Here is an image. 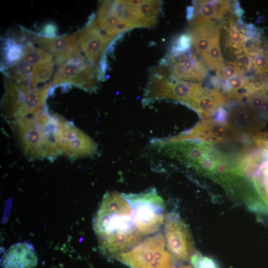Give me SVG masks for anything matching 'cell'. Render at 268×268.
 I'll return each mask as SVG.
<instances>
[{"mask_svg": "<svg viewBox=\"0 0 268 268\" xmlns=\"http://www.w3.org/2000/svg\"><path fill=\"white\" fill-rule=\"evenodd\" d=\"M151 145L159 153L211 179L226 190L241 175L238 159H232L212 143L166 138L154 139Z\"/></svg>", "mask_w": 268, "mask_h": 268, "instance_id": "1", "label": "cell"}, {"mask_svg": "<svg viewBox=\"0 0 268 268\" xmlns=\"http://www.w3.org/2000/svg\"><path fill=\"white\" fill-rule=\"evenodd\" d=\"M132 209L122 194L107 192L94 217L93 228L103 253L115 256L131 249L143 235L135 227Z\"/></svg>", "mask_w": 268, "mask_h": 268, "instance_id": "2", "label": "cell"}, {"mask_svg": "<svg viewBox=\"0 0 268 268\" xmlns=\"http://www.w3.org/2000/svg\"><path fill=\"white\" fill-rule=\"evenodd\" d=\"M9 125L27 157L53 160L63 153L57 140L56 114L51 115L47 110L37 116L21 118Z\"/></svg>", "mask_w": 268, "mask_h": 268, "instance_id": "3", "label": "cell"}, {"mask_svg": "<svg viewBox=\"0 0 268 268\" xmlns=\"http://www.w3.org/2000/svg\"><path fill=\"white\" fill-rule=\"evenodd\" d=\"M238 160L251 193L248 207L268 217V152L259 149L241 155Z\"/></svg>", "mask_w": 268, "mask_h": 268, "instance_id": "4", "label": "cell"}, {"mask_svg": "<svg viewBox=\"0 0 268 268\" xmlns=\"http://www.w3.org/2000/svg\"><path fill=\"white\" fill-rule=\"evenodd\" d=\"M132 209L133 221L143 235L156 233L164 220V203L155 189L138 194H122Z\"/></svg>", "mask_w": 268, "mask_h": 268, "instance_id": "5", "label": "cell"}, {"mask_svg": "<svg viewBox=\"0 0 268 268\" xmlns=\"http://www.w3.org/2000/svg\"><path fill=\"white\" fill-rule=\"evenodd\" d=\"M165 245L163 235L156 234L114 259L131 268H173L171 255Z\"/></svg>", "mask_w": 268, "mask_h": 268, "instance_id": "6", "label": "cell"}, {"mask_svg": "<svg viewBox=\"0 0 268 268\" xmlns=\"http://www.w3.org/2000/svg\"><path fill=\"white\" fill-rule=\"evenodd\" d=\"M113 40L101 30L95 14L90 16L86 25L77 32L76 45L92 66L97 77L105 51Z\"/></svg>", "mask_w": 268, "mask_h": 268, "instance_id": "7", "label": "cell"}, {"mask_svg": "<svg viewBox=\"0 0 268 268\" xmlns=\"http://www.w3.org/2000/svg\"><path fill=\"white\" fill-rule=\"evenodd\" d=\"M56 137L63 153L72 159L91 156L97 150V145L87 134L70 122L56 114Z\"/></svg>", "mask_w": 268, "mask_h": 268, "instance_id": "8", "label": "cell"}, {"mask_svg": "<svg viewBox=\"0 0 268 268\" xmlns=\"http://www.w3.org/2000/svg\"><path fill=\"white\" fill-rule=\"evenodd\" d=\"M191 49L184 54L166 56L161 66L167 67L169 79L175 81L200 83L206 77L208 67L201 57Z\"/></svg>", "mask_w": 268, "mask_h": 268, "instance_id": "9", "label": "cell"}, {"mask_svg": "<svg viewBox=\"0 0 268 268\" xmlns=\"http://www.w3.org/2000/svg\"><path fill=\"white\" fill-rule=\"evenodd\" d=\"M246 137L227 121L206 119L191 130L170 138L173 140L195 139L214 143L245 140Z\"/></svg>", "mask_w": 268, "mask_h": 268, "instance_id": "10", "label": "cell"}, {"mask_svg": "<svg viewBox=\"0 0 268 268\" xmlns=\"http://www.w3.org/2000/svg\"><path fill=\"white\" fill-rule=\"evenodd\" d=\"M165 242L169 253L181 261H188L194 254V243L191 231L176 213H168L164 219Z\"/></svg>", "mask_w": 268, "mask_h": 268, "instance_id": "11", "label": "cell"}, {"mask_svg": "<svg viewBox=\"0 0 268 268\" xmlns=\"http://www.w3.org/2000/svg\"><path fill=\"white\" fill-rule=\"evenodd\" d=\"M94 72L87 61L81 63L66 61L59 64L51 83L53 87L72 85L88 92H95L98 85Z\"/></svg>", "mask_w": 268, "mask_h": 268, "instance_id": "12", "label": "cell"}, {"mask_svg": "<svg viewBox=\"0 0 268 268\" xmlns=\"http://www.w3.org/2000/svg\"><path fill=\"white\" fill-rule=\"evenodd\" d=\"M22 30L24 38L52 54L55 58V62L58 64L67 61L70 57L76 45L77 33L50 37L23 27Z\"/></svg>", "mask_w": 268, "mask_h": 268, "instance_id": "13", "label": "cell"}, {"mask_svg": "<svg viewBox=\"0 0 268 268\" xmlns=\"http://www.w3.org/2000/svg\"><path fill=\"white\" fill-rule=\"evenodd\" d=\"M227 121L244 135L251 137L262 132L265 125L261 117L240 102L228 112Z\"/></svg>", "mask_w": 268, "mask_h": 268, "instance_id": "14", "label": "cell"}, {"mask_svg": "<svg viewBox=\"0 0 268 268\" xmlns=\"http://www.w3.org/2000/svg\"><path fill=\"white\" fill-rule=\"evenodd\" d=\"M38 258L33 245L19 242L6 250L1 259V268H34Z\"/></svg>", "mask_w": 268, "mask_h": 268, "instance_id": "15", "label": "cell"}, {"mask_svg": "<svg viewBox=\"0 0 268 268\" xmlns=\"http://www.w3.org/2000/svg\"><path fill=\"white\" fill-rule=\"evenodd\" d=\"M227 0H195L194 14L190 21L192 25H200L214 20H222L230 9Z\"/></svg>", "mask_w": 268, "mask_h": 268, "instance_id": "16", "label": "cell"}, {"mask_svg": "<svg viewBox=\"0 0 268 268\" xmlns=\"http://www.w3.org/2000/svg\"><path fill=\"white\" fill-rule=\"evenodd\" d=\"M187 32L192 40L193 50L204 59L213 41L219 37L220 26L212 21L192 25Z\"/></svg>", "mask_w": 268, "mask_h": 268, "instance_id": "17", "label": "cell"}, {"mask_svg": "<svg viewBox=\"0 0 268 268\" xmlns=\"http://www.w3.org/2000/svg\"><path fill=\"white\" fill-rule=\"evenodd\" d=\"M221 26H220L224 31V46L229 55L235 58L240 55L245 54L243 50L245 36L237 28L233 17L231 16L227 19H224Z\"/></svg>", "mask_w": 268, "mask_h": 268, "instance_id": "18", "label": "cell"}, {"mask_svg": "<svg viewBox=\"0 0 268 268\" xmlns=\"http://www.w3.org/2000/svg\"><path fill=\"white\" fill-rule=\"evenodd\" d=\"M161 0H143L137 5L144 27L152 28L156 25L161 6Z\"/></svg>", "mask_w": 268, "mask_h": 268, "instance_id": "19", "label": "cell"}, {"mask_svg": "<svg viewBox=\"0 0 268 268\" xmlns=\"http://www.w3.org/2000/svg\"><path fill=\"white\" fill-rule=\"evenodd\" d=\"M22 59L34 66L54 62L52 54L39 47L34 46L31 42L25 45Z\"/></svg>", "mask_w": 268, "mask_h": 268, "instance_id": "20", "label": "cell"}, {"mask_svg": "<svg viewBox=\"0 0 268 268\" xmlns=\"http://www.w3.org/2000/svg\"><path fill=\"white\" fill-rule=\"evenodd\" d=\"M24 47L15 39L8 38L5 40L3 48V56L7 66L13 67L22 60Z\"/></svg>", "mask_w": 268, "mask_h": 268, "instance_id": "21", "label": "cell"}, {"mask_svg": "<svg viewBox=\"0 0 268 268\" xmlns=\"http://www.w3.org/2000/svg\"><path fill=\"white\" fill-rule=\"evenodd\" d=\"M54 62L34 66L31 73L30 84L33 87L49 80L54 72Z\"/></svg>", "mask_w": 268, "mask_h": 268, "instance_id": "22", "label": "cell"}, {"mask_svg": "<svg viewBox=\"0 0 268 268\" xmlns=\"http://www.w3.org/2000/svg\"><path fill=\"white\" fill-rule=\"evenodd\" d=\"M34 66L23 59L12 67L9 77L18 83H29Z\"/></svg>", "mask_w": 268, "mask_h": 268, "instance_id": "23", "label": "cell"}, {"mask_svg": "<svg viewBox=\"0 0 268 268\" xmlns=\"http://www.w3.org/2000/svg\"><path fill=\"white\" fill-rule=\"evenodd\" d=\"M203 60L208 68L215 70L223 65L224 61L222 56L219 37L213 41Z\"/></svg>", "mask_w": 268, "mask_h": 268, "instance_id": "24", "label": "cell"}, {"mask_svg": "<svg viewBox=\"0 0 268 268\" xmlns=\"http://www.w3.org/2000/svg\"><path fill=\"white\" fill-rule=\"evenodd\" d=\"M192 46V40L188 33H182L175 38L167 56H175L184 54L189 51Z\"/></svg>", "mask_w": 268, "mask_h": 268, "instance_id": "25", "label": "cell"}, {"mask_svg": "<svg viewBox=\"0 0 268 268\" xmlns=\"http://www.w3.org/2000/svg\"><path fill=\"white\" fill-rule=\"evenodd\" d=\"M252 66L258 73H268V53L261 50L249 56Z\"/></svg>", "mask_w": 268, "mask_h": 268, "instance_id": "26", "label": "cell"}, {"mask_svg": "<svg viewBox=\"0 0 268 268\" xmlns=\"http://www.w3.org/2000/svg\"><path fill=\"white\" fill-rule=\"evenodd\" d=\"M215 71L217 76L225 81L237 74H243L233 62H224L223 65Z\"/></svg>", "mask_w": 268, "mask_h": 268, "instance_id": "27", "label": "cell"}, {"mask_svg": "<svg viewBox=\"0 0 268 268\" xmlns=\"http://www.w3.org/2000/svg\"><path fill=\"white\" fill-rule=\"evenodd\" d=\"M191 261L194 268H218L213 259L199 253L193 255Z\"/></svg>", "mask_w": 268, "mask_h": 268, "instance_id": "28", "label": "cell"}, {"mask_svg": "<svg viewBox=\"0 0 268 268\" xmlns=\"http://www.w3.org/2000/svg\"><path fill=\"white\" fill-rule=\"evenodd\" d=\"M57 31V27L53 23H50L44 27L40 34L46 37H55Z\"/></svg>", "mask_w": 268, "mask_h": 268, "instance_id": "29", "label": "cell"}, {"mask_svg": "<svg viewBox=\"0 0 268 268\" xmlns=\"http://www.w3.org/2000/svg\"><path fill=\"white\" fill-rule=\"evenodd\" d=\"M194 8L193 6H189L187 8V19L188 21H191L194 16Z\"/></svg>", "mask_w": 268, "mask_h": 268, "instance_id": "30", "label": "cell"}, {"mask_svg": "<svg viewBox=\"0 0 268 268\" xmlns=\"http://www.w3.org/2000/svg\"><path fill=\"white\" fill-rule=\"evenodd\" d=\"M177 268H192L190 266L183 265V266H181L178 267Z\"/></svg>", "mask_w": 268, "mask_h": 268, "instance_id": "31", "label": "cell"}]
</instances>
